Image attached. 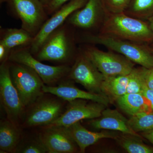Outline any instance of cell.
<instances>
[{"mask_svg": "<svg viewBox=\"0 0 153 153\" xmlns=\"http://www.w3.org/2000/svg\"><path fill=\"white\" fill-rule=\"evenodd\" d=\"M75 28L65 22L47 38L34 55L41 61H49L68 65L74 62L79 49L76 47Z\"/></svg>", "mask_w": 153, "mask_h": 153, "instance_id": "1", "label": "cell"}, {"mask_svg": "<svg viewBox=\"0 0 153 153\" xmlns=\"http://www.w3.org/2000/svg\"><path fill=\"white\" fill-rule=\"evenodd\" d=\"M99 33L139 44H148L153 41V31L148 22L124 13L108 14Z\"/></svg>", "mask_w": 153, "mask_h": 153, "instance_id": "2", "label": "cell"}, {"mask_svg": "<svg viewBox=\"0 0 153 153\" xmlns=\"http://www.w3.org/2000/svg\"><path fill=\"white\" fill-rule=\"evenodd\" d=\"M76 42L84 44H100L113 52L123 55L134 63L145 68L153 67V54L147 44L102 35L85 33L76 36Z\"/></svg>", "mask_w": 153, "mask_h": 153, "instance_id": "3", "label": "cell"}, {"mask_svg": "<svg viewBox=\"0 0 153 153\" xmlns=\"http://www.w3.org/2000/svg\"><path fill=\"white\" fill-rule=\"evenodd\" d=\"M9 62L11 79L22 105L25 108L32 105L44 93L45 84L32 68L24 64Z\"/></svg>", "mask_w": 153, "mask_h": 153, "instance_id": "4", "label": "cell"}, {"mask_svg": "<svg viewBox=\"0 0 153 153\" xmlns=\"http://www.w3.org/2000/svg\"><path fill=\"white\" fill-rule=\"evenodd\" d=\"M79 49L105 77L128 75L134 68L135 63L119 53L104 52L91 44H85Z\"/></svg>", "mask_w": 153, "mask_h": 153, "instance_id": "5", "label": "cell"}, {"mask_svg": "<svg viewBox=\"0 0 153 153\" xmlns=\"http://www.w3.org/2000/svg\"><path fill=\"white\" fill-rule=\"evenodd\" d=\"M30 47L13 49L8 61L24 64L34 70L40 76L44 84L51 85L68 76L71 67L68 65L50 66L36 59L30 51Z\"/></svg>", "mask_w": 153, "mask_h": 153, "instance_id": "6", "label": "cell"}, {"mask_svg": "<svg viewBox=\"0 0 153 153\" xmlns=\"http://www.w3.org/2000/svg\"><path fill=\"white\" fill-rule=\"evenodd\" d=\"M7 2L14 16L22 22V28L35 37L48 19L45 6L39 0H2Z\"/></svg>", "mask_w": 153, "mask_h": 153, "instance_id": "7", "label": "cell"}, {"mask_svg": "<svg viewBox=\"0 0 153 153\" xmlns=\"http://www.w3.org/2000/svg\"><path fill=\"white\" fill-rule=\"evenodd\" d=\"M68 77L82 85L89 92L103 94L101 86L104 76L80 49Z\"/></svg>", "mask_w": 153, "mask_h": 153, "instance_id": "8", "label": "cell"}, {"mask_svg": "<svg viewBox=\"0 0 153 153\" xmlns=\"http://www.w3.org/2000/svg\"><path fill=\"white\" fill-rule=\"evenodd\" d=\"M0 97L1 104L8 118L17 124L25 108L12 82L9 61L1 63L0 66Z\"/></svg>", "mask_w": 153, "mask_h": 153, "instance_id": "9", "label": "cell"}, {"mask_svg": "<svg viewBox=\"0 0 153 153\" xmlns=\"http://www.w3.org/2000/svg\"><path fill=\"white\" fill-rule=\"evenodd\" d=\"M107 14L103 0H87L85 5L71 14L66 22L75 29L91 33L100 29Z\"/></svg>", "mask_w": 153, "mask_h": 153, "instance_id": "10", "label": "cell"}, {"mask_svg": "<svg viewBox=\"0 0 153 153\" xmlns=\"http://www.w3.org/2000/svg\"><path fill=\"white\" fill-rule=\"evenodd\" d=\"M84 99L68 101L66 110L60 117L47 126H59L66 127L84 119H93L101 116L107 106L95 102H88Z\"/></svg>", "mask_w": 153, "mask_h": 153, "instance_id": "11", "label": "cell"}, {"mask_svg": "<svg viewBox=\"0 0 153 153\" xmlns=\"http://www.w3.org/2000/svg\"><path fill=\"white\" fill-rule=\"evenodd\" d=\"M87 0H71L63 5L44 23L38 34L34 37L30 51L36 55L44 41L51 34L66 22L68 17L75 11L82 8Z\"/></svg>", "mask_w": 153, "mask_h": 153, "instance_id": "12", "label": "cell"}, {"mask_svg": "<svg viewBox=\"0 0 153 153\" xmlns=\"http://www.w3.org/2000/svg\"><path fill=\"white\" fill-rule=\"evenodd\" d=\"M34 103L26 116L24 124L26 126H49L63 113V103L57 99H41Z\"/></svg>", "mask_w": 153, "mask_h": 153, "instance_id": "13", "label": "cell"}, {"mask_svg": "<svg viewBox=\"0 0 153 153\" xmlns=\"http://www.w3.org/2000/svg\"><path fill=\"white\" fill-rule=\"evenodd\" d=\"M38 138L47 153H73L77 149V144L65 127L46 126Z\"/></svg>", "mask_w": 153, "mask_h": 153, "instance_id": "14", "label": "cell"}, {"mask_svg": "<svg viewBox=\"0 0 153 153\" xmlns=\"http://www.w3.org/2000/svg\"><path fill=\"white\" fill-rule=\"evenodd\" d=\"M43 91L44 93L51 94L68 102L76 99H84L102 103L107 106L110 102L109 99L104 94L81 90L68 81H63L55 86L44 84Z\"/></svg>", "mask_w": 153, "mask_h": 153, "instance_id": "15", "label": "cell"}, {"mask_svg": "<svg viewBox=\"0 0 153 153\" xmlns=\"http://www.w3.org/2000/svg\"><path fill=\"white\" fill-rule=\"evenodd\" d=\"M90 124L96 129H105L121 132L124 134L130 135L141 139V136L133 130L127 119L117 110L106 108L101 116L93 119Z\"/></svg>", "mask_w": 153, "mask_h": 153, "instance_id": "16", "label": "cell"}, {"mask_svg": "<svg viewBox=\"0 0 153 153\" xmlns=\"http://www.w3.org/2000/svg\"><path fill=\"white\" fill-rule=\"evenodd\" d=\"M66 128L81 153L85 152L86 148L102 139L118 138L117 133L114 131H89L81 124L80 121L75 123Z\"/></svg>", "mask_w": 153, "mask_h": 153, "instance_id": "17", "label": "cell"}, {"mask_svg": "<svg viewBox=\"0 0 153 153\" xmlns=\"http://www.w3.org/2000/svg\"><path fill=\"white\" fill-rule=\"evenodd\" d=\"M34 37L24 29L16 28L1 29L0 44L9 50L21 47H30Z\"/></svg>", "mask_w": 153, "mask_h": 153, "instance_id": "18", "label": "cell"}, {"mask_svg": "<svg viewBox=\"0 0 153 153\" xmlns=\"http://www.w3.org/2000/svg\"><path fill=\"white\" fill-rule=\"evenodd\" d=\"M21 139V133L17 124L9 120L1 121L0 123L1 153L16 151Z\"/></svg>", "mask_w": 153, "mask_h": 153, "instance_id": "19", "label": "cell"}, {"mask_svg": "<svg viewBox=\"0 0 153 153\" xmlns=\"http://www.w3.org/2000/svg\"><path fill=\"white\" fill-rule=\"evenodd\" d=\"M116 101L121 109L131 116L140 112H152L149 102L142 94L126 93Z\"/></svg>", "mask_w": 153, "mask_h": 153, "instance_id": "20", "label": "cell"}, {"mask_svg": "<svg viewBox=\"0 0 153 153\" xmlns=\"http://www.w3.org/2000/svg\"><path fill=\"white\" fill-rule=\"evenodd\" d=\"M129 74L105 77L102 83V93L111 100H116L119 97L127 93Z\"/></svg>", "mask_w": 153, "mask_h": 153, "instance_id": "21", "label": "cell"}, {"mask_svg": "<svg viewBox=\"0 0 153 153\" xmlns=\"http://www.w3.org/2000/svg\"><path fill=\"white\" fill-rule=\"evenodd\" d=\"M124 13L136 19L148 20L153 16V0H132Z\"/></svg>", "mask_w": 153, "mask_h": 153, "instance_id": "22", "label": "cell"}, {"mask_svg": "<svg viewBox=\"0 0 153 153\" xmlns=\"http://www.w3.org/2000/svg\"><path fill=\"white\" fill-rule=\"evenodd\" d=\"M148 68L141 67L134 68L129 74L127 93L142 94L146 87V76Z\"/></svg>", "mask_w": 153, "mask_h": 153, "instance_id": "23", "label": "cell"}, {"mask_svg": "<svg viewBox=\"0 0 153 153\" xmlns=\"http://www.w3.org/2000/svg\"><path fill=\"white\" fill-rule=\"evenodd\" d=\"M128 123L133 130L137 133L151 131L153 130V113L143 112L131 116Z\"/></svg>", "mask_w": 153, "mask_h": 153, "instance_id": "24", "label": "cell"}, {"mask_svg": "<svg viewBox=\"0 0 153 153\" xmlns=\"http://www.w3.org/2000/svg\"><path fill=\"white\" fill-rule=\"evenodd\" d=\"M138 137L125 134L120 140L121 146L129 153H153V147L147 146Z\"/></svg>", "mask_w": 153, "mask_h": 153, "instance_id": "25", "label": "cell"}, {"mask_svg": "<svg viewBox=\"0 0 153 153\" xmlns=\"http://www.w3.org/2000/svg\"><path fill=\"white\" fill-rule=\"evenodd\" d=\"M108 14L124 13L132 0H103Z\"/></svg>", "mask_w": 153, "mask_h": 153, "instance_id": "26", "label": "cell"}, {"mask_svg": "<svg viewBox=\"0 0 153 153\" xmlns=\"http://www.w3.org/2000/svg\"><path fill=\"white\" fill-rule=\"evenodd\" d=\"M15 152L22 153H47V148L38 138L36 140H33L18 146Z\"/></svg>", "mask_w": 153, "mask_h": 153, "instance_id": "27", "label": "cell"}, {"mask_svg": "<svg viewBox=\"0 0 153 153\" xmlns=\"http://www.w3.org/2000/svg\"><path fill=\"white\" fill-rule=\"evenodd\" d=\"M71 0H52L49 4L46 7V11L48 16H51L63 5Z\"/></svg>", "mask_w": 153, "mask_h": 153, "instance_id": "28", "label": "cell"}, {"mask_svg": "<svg viewBox=\"0 0 153 153\" xmlns=\"http://www.w3.org/2000/svg\"><path fill=\"white\" fill-rule=\"evenodd\" d=\"M11 52L5 46L0 44V62L1 63L8 61Z\"/></svg>", "mask_w": 153, "mask_h": 153, "instance_id": "29", "label": "cell"}, {"mask_svg": "<svg viewBox=\"0 0 153 153\" xmlns=\"http://www.w3.org/2000/svg\"><path fill=\"white\" fill-rule=\"evenodd\" d=\"M147 87L153 90V67L147 69L146 76Z\"/></svg>", "mask_w": 153, "mask_h": 153, "instance_id": "30", "label": "cell"}, {"mask_svg": "<svg viewBox=\"0 0 153 153\" xmlns=\"http://www.w3.org/2000/svg\"><path fill=\"white\" fill-rule=\"evenodd\" d=\"M147 99L150 104L152 112L153 113V90L149 89L147 87L145 88L142 94Z\"/></svg>", "mask_w": 153, "mask_h": 153, "instance_id": "31", "label": "cell"}, {"mask_svg": "<svg viewBox=\"0 0 153 153\" xmlns=\"http://www.w3.org/2000/svg\"><path fill=\"white\" fill-rule=\"evenodd\" d=\"M143 135L144 137L153 145V130L151 131L143 133Z\"/></svg>", "mask_w": 153, "mask_h": 153, "instance_id": "32", "label": "cell"}, {"mask_svg": "<svg viewBox=\"0 0 153 153\" xmlns=\"http://www.w3.org/2000/svg\"><path fill=\"white\" fill-rule=\"evenodd\" d=\"M39 1L43 4L46 8L49 4V3L51 2L52 0H39Z\"/></svg>", "mask_w": 153, "mask_h": 153, "instance_id": "33", "label": "cell"}, {"mask_svg": "<svg viewBox=\"0 0 153 153\" xmlns=\"http://www.w3.org/2000/svg\"><path fill=\"white\" fill-rule=\"evenodd\" d=\"M147 21L151 29L153 31V16L148 19Z\"/></svg>", "mask_w": 153, "mask_h": 153, "instance_id": "34", "label": "cell"}, {"mask_svg": "<svg viewBox=\"0 0 153 153\" xmlns=\"http://www.w3.org/2000/svg\"><path fill=\"white\" fill-rule=\"evenodd\" d=\"M147 45H148L149 48L150 49L151 52H152L153 54V41L152 42H151V43H150V44H147Z\"/></svg>", "mask_w": 153, "mask_h": 153, "instance_id": "35", "label": "cell"}]
</instances>
